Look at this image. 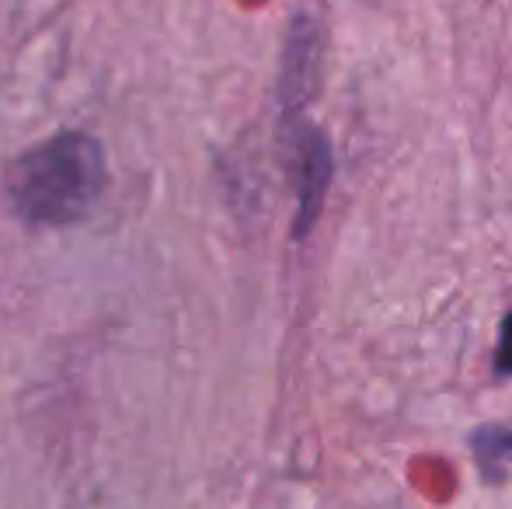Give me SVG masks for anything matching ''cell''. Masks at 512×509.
I'll return each mask as SVG.
<instances>
[{
	"label": "cell",
	"instance_id": "1",
	"mask_svg": "<svg viewBox=\"0 0 512 509\" xmlns=\"http://www.w3.org/2000/svg\"><path fill=\"white\" fill-rule=\"evenodd\" d=\"M105 150L88 133H56L21 150L4 171V199L28 227L84 220L105 192Z\"/></svg>",
	"mask_w": 512,
	"mask_h": 509
},
{
	"label": "cell",
	"instance_id": "2",
	"mask_svg": "<svg viewBox=\"0 0 512 509\" xmlns=\"http://www.w3.org/2000/svg\"><path fill=\"white\" fill-rule=\"evenodd\" d=\"M286 161H290V178L297 189V224H293V238H307L310 227L317 224L328 199V185L335 175V157H331L328 136L310 123H293L286 136Z\"/></svg>",
	"mask_w": 512,
	"mask_h": 509
},
{
	"label": "cell",
	"instance_id": "3",
	"mask_svg": "<svg viewBox=\"0 0 512 509\" xmlns=\"http://www.w3.org/2000/svg\"><path fill=\"white\" fill-rule=\"evenodd\" d=\"M314 63H317V32L310 21L300 18L293 25L290 46H286V74H283V98L290 109L310 95V81H314Z\"/></svg>",
	"mask_w": 512,
	"mask_h": 509
},
{
	"label": "cell",
	"instance_id": "4",
	"mask_svg": "<svg viewBox=\"0 0 512 509\" xmlns=\"http://www.w3.org/2000/svg\"><path fill=\"white\" fill-rule=\"evenodd\" d=\"M471 450L481 475L499 478L512 468V419L509 422H485L471 433Z\"/></svg>",
	"mask_w": 512,
	"mask_h": 509
},
{
	"label": "cell",
	"instance_id": "5",
	"mask_svg": "<svg viewBox=\"0 0 512 509\" xmlns=\"http://www.w3.org/2000/svg\"><path fill=\"white\" fill-rule=\"evenodd\" d=\"M495 374L512 377V311L502 318V332H499V349H495Z\"/></svg>",
	"mask_w": 512,
	"mask_h": 509
}]
</instances>
